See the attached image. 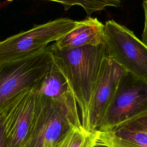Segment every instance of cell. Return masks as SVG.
<instances>
[{
	"mask_svg": "<svg viewBox=\"0 0 147 147\" xmlns=\"http://www.w3.org/2000/svg\"><path fill=\"white\" fill-rule=\"evenodd\" d=\"M48 48L68 82L80 110L82 126L89 130L90 111L95 84L107 55L105 43L76 48H60L52 44Z\"/></svg>",
	"mask_w": 147,
	"mask_h": 147,
	"instance_id": "cell-1",
	"label": "cell"
},
{
	"mask_svg": "<svg viewBox=\"0 0 147 147\" xmlns=\"http://www.w3.org/2000/svg\"><path fill=\"white\" fill-rule=\"evenodd\" d=\"M38 95L33 127L25 147H58L72 128L82 125L76 101L72 92L56 99Z\"/></svg>",
	"mask_w": 147,
	"mask_h": 147,
	"instance_id": "cell-2",
	"label": "cell"
},
{
	"mask_svg": "<svg viewBox=\"0 0 147 147\" xmlns=\"http://www.w3.org/2000/svg\"><path fill=\"white\" fill-rule=\"evenodd\" d=\"M77 21L59 18L0 41V64L28 58L45 49L72 30Z\"/></svg>",
	"mask_w": 147,
	"mask_h": 147,
	"instance_id": "cell-3",
	"label": "cell"
},
{
	"mask_svg": "<svg viewBox=\"0 0 147 147\" xmlns=\"http://www.w3.org/2000/svg\"><path fill=\"white\" fill-rule=\"evenodd\" d=\"M52 60L47 46L28 58L0 64V111L11 100L36 88Z\"/></svg>",
	"mask_w": 147,
	"mask_h": 147,
	"instance_id": "cell-4",
	"label": "cell"
},
{
	"mask_svg": "<svg viewBox=\"0 0 147 147\" xmlns=\"http://www.w3.org/2000/svg\"><path fill=\"white\" fill-rule=\"evenodd\" d=\"M146 113L147 82L125 71L97 130L114 129Z\"/></svg>",
	"mask_w": 147,
	"mask_h": 147,
	"instance_id": "cell-5",
	"label": "cell"
},
{
	"mask_svg": "<svg viewBox=\"0 0 147 147\" xmlns=\"http://www.w3.org/2000/svg\"><path fill=\"white\" fill-rule=\"evenodd\" d=\"M104 25L107 56L126 72L147 82V47L131 30L114 20Z\"/></svg>",
	"mask_w": 147,
	"mask_h": 147,
	"instance_id": "cell-6",
	"label": "cell"
},
{
	"mask_svg": "<svg viewBox=\"0 0 147 147\" xmlns=\"http://www.w3.org/2000/svg\"><path fill=\"white\" fill-rule=\"evenodd\" d=\"M125 71L107 54L103 59L90 107V131L97 130L101 125Z\"/></svg>",
	"mask_w": 147,
	"mask_h": 147,
	"instance_id": "cell-7",
	"label": "cell"
},
{
	"mask_svg": "<svg viewBox=\"0 0 147 147\" xmlns=\"http://www.w3.org/2000/svg\"><path fill=\"white\" fill-rule=\"evenodd\" d=\"M38 100L34 88L24 92L16 102L6 122L7 147H25L33 127Z\"/></svg>",
	"mask_w": 147,
	"mask_h": 147,
	"instance_id": "cell-8",
	"label": "cell"
},
{
	"mask_svg": "<svg viewBox=\"0 0 147 147\" xmlns=\"http://www.w3.org/2000/svg\"><path fill=\"white\" fill-rule=\"evenodd\" d=\"M105 25L91 16L77 21L75 26L53 44L60 48H76L105 43Z\"/></svg>",
	"mask_w": 147,
	"mask_h": 147,
	"instance_id": "cell-9",
	"label": "cell"
},
{
	"mask_svg": "<svg viewBox=\"0 0 147 147\" xmlns=\"http://www.w3.org/2000/svg\"><path fill=\"white\" fill-rule=\"evenodd\" d=\"M97 133L96 144L109 147H147V134L140 131L119 127Z\"/></svg>",
	"mask_w": 147,
	"mask_h": 147,
	"instance_id": "cell-10",
	"label": "cell"
},
{
	"mask_svg": "<svg viewBox=\"0 0 147 147\" xmlns=\"http://www.w3.org/2000/svg\"><path fill=\"white\" fill-rule=\"evenodd\" d=\"M35 90L40 95L49 99H56L72 92L66 78L53 60Z\"/></svg>",
	"mask_w": 147,
	"mask_h": 147,
	"instance_id": "cell-11",
	"label": "cell"
},
{
	"mask_svg": "<svg viewBox=\"0 0 147 147\" xmlns=\"http://www.w3.org/2000/svg\"><path fill=\"white\" fill-rule=\"evenodd\" d=\"M97 130L89 131L82 125L72 128L58 147H94L97 143Z\"/></svg>",
	"mask_w": 147,
	"mask_h": 147,
	"instance_id": "cell-12",
	"label": "cell"
},
{
	"mask_svg": "<svg viewBox=\"0 0 147 147\" xmlns=\"http://www.w3.org/2000/svg\"><path fill=\"white\" fill-rule=\"evenodd\" d=\"M22 94L9 102L0 111V147H7L5 135L6 122L14 105Z\"/></svg>",
	"mask_w": 147,
	"mask_h": 147,
	"instance_id": "cell-13",
	"label": "cell"
},
{
	"mask_svg": "<svg viewBox=\"0 0 147 147\" xmlns=\"http://www.w3.org/2000/svg\"><path fill=\"white\" fill-rule=\"evenodd\" d=\"M61 3L63 5L64 10H67L74 5L82 7L86 14L92 13L96 7L98 0H48Z\"/></svg>",
	"mask_w": 147,
	"mask_h": 147,
	"instance_id": "cell-14",
	"label": "cell"
},
{
	"mask_svg": "<svg viewBox=\"0 0 147 147\" xmlns=\"http://www.w3.org/2000/svg\"><path fill=\"white\" fill-rule=\"evenodd\" d=\"M120 127L140 131L147 134V113L125 123Z\"/></svg>",
	"mask_w": 147,
	"mask_h": 147,
	"instance_id": "cell-15",
	"label": "cell"
},
{
	"mask_svg": "<svg viewBox=\"0 0 147 147\" xmlns=\"http://www.w3.org/2000/svg\"><path fill=\"white\" fill-rule=\"evenodd\" d=\"M142 6L144 11L145 22L143 32L141 36V41L147 47V0L142 1Z\"/></svg>",
	"mask_w": 147,
	"mask_h": 147,
	"instance_id": "cell-16",
	"label": "cell"
},
{
	"mask_svg": "<svg viewBox=\"0 0 147 147\" xmlns=\"http://www.w3.org/2000/svg\"><path fill=\"white\" fill-rule=\"evenodd\" d=\"M94 147H109L107 145H103V144H96Z\"/></svg>",
	"mask_w": 147,
	"mask_h": 147,
	"instance_id": "cell-17",
	"label": "cell"
}]
</instances>
